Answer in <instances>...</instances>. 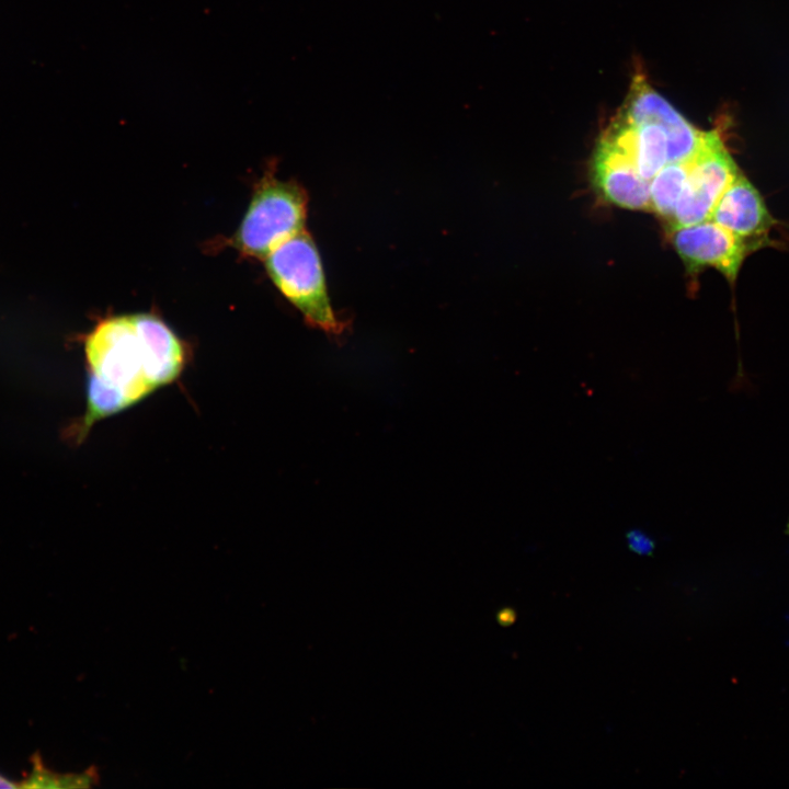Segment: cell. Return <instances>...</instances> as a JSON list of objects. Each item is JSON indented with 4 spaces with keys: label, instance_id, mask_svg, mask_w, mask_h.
Listing matches in <instances>:
<instances>
[{
    "label": "cell",
    "instance_id": "cell-11",
    "mask_svg": "<svg viewBox=\"0 0 789 789\" xmlns=\"http://www.w3.org/2000/svg\"><path fill=\"white\" fill-rule=\"evenodd\" d=\"M689 162H667L649 182L650 206L671 224L688 175Z\"/></svg>",
    "mask_w": 789,
    "mask_h": 789
},
{
    "label": "cell",
    "instance_id": "cell-8",
    "mask_svg": "<svg viewBox=\"0 0 789 789\" xmlns=\"http://www.w3.org/2000/svg\"><path fill=\"white\" fill-rule=\"evenodd\" d=\"M710 219L755 250L769 243V231L776 222L758 190L741 172L721 195Z\"/></svg>",
    "mask_w": 789,
    "mask_h": 789
},
{
    "label": "cell",
    "instance_id": "cell-1",
    "mask_svg": "<svg viewBox=\"0 0 789 789\" xmlns=\"http://www.w3.org/2000/svg\"><path fill=\"white\" fill-rule=\"evenodd\" d=\"M264 262L274 285L308 324L334 335L344 331L330 301L320 253L305 229L277 244Z\"/></svg>",
    "mask_w": 789,
    "mask_h": 789
},
{
    "label": "cell",
    "instance_id": "cell-5",
    "mask_svg": "<svg viewBox=\"0 0 789 789\" xmlns=\"http://www.w3.org/2000/svg\"><path fill=\"white\" fill-rule=\"evenodd\" d=\"M668 230L672 244L690 274L713 267L734 283L746 256L756 251L711 219Z\"/></svg>",
    "mask_w": 789,
    "mask_h": 789
},
{
    "label": "cell",
    "instance_id": "cell-14",
    "mask_svg": "<svg viewBox=\"0 0 789 789\" xmlns=\"http://www.w3.org/2000/svg\"><path fill=\"white\" fill-rule=\"evenodd\" d=\"M0 788H24L23 779L15 780L0 773Z\"/></svg>",
    "mask_w": 789,
    "mask_h": 789
},
{
    "label": "cell",
    "instance_id": "cell-3",
    "mask_svg": "<svg viewBox=\"0 0 789 789\" xmlns=\"http://www.w3.org/2000/svg\"><path fill=\"white\" fill-rule=\"evenodd\" d=\"M90 376L117 392L128 407L155 391L146 374L144 344L133 315L101 321L88 335Z\"/></svg>",
    "mask_w": 789,
    "mask_h": 789
},
{
    "label": "cell",
    "instance_id": "cell-9",
    "mask_svg": "<svg viewBox=\"0 0 789 789\" xmlns=\"http://www.w3.org/2000/svg\"><path fill=\"white\" fill-rule=\"evenodd\" d=\"M134 321L144 344L146 374L155 389L174 381L184 368L182 341L158 317L134 313Z\"/></svg>",
    "mask_w": 789,
    "mask_h": 789
},
{
    "label": "cell",
    "instance_id": "cell-4",
    "mask_svg": "<svg viewBox=\"0 0 789 789\" xmlns=\"http://www.w3.org/2000/svg\"><path fill=\"white\" fill-rule=\"evenodd\" d=\"M740 172L720 132H706L698 152L689 162L687 180L668 229L710 219L721 195Z\"/></svg>",
    "mask_w": 789,
    "mask_h": 789
},
{
    "label": "cell",
    "instance_id": "cell-7",
    "mask_svg": "<svg viewBox=\"0 0 789 789\" xmlns=\"http://www.w3.org/2000/svg\"><path fill=\"white\" fill-rule=\"evenodd\" d=\"M591 180L608 203L634 210H651L648 180L638 172L629 156L602 135L592 161Z\"/></svg>",
    "mask_w": 789,
    "mask_h": 789
},
{
    "label": "cell",
    "instance_id": "cell-10",
    "mask_svg": "<svg viewBox=\"0 0 789 789\" xmlns=\"http://www.w3.org/2000/svg\"><path fill=\"white\" fill-rule=\"evenodd\" d=\"M603 135L629 156L648 181L668 162L667 137L654 123H632L619 114Z\"/></svg>",
    "mask_w": 789,
    "mask_h": 789
},
{
    "label": "cell",
    "instance_id": "cell-13",
    "mask_svg": "<svg viewBox=\"0 0 789 789\" xmlns=\"http://www.w3.org/2000/svg\"><path fill=\"white\" fill-rule=\"evenodd\" d=\"M516 620V613L512 608H504L498 614V621L502 626H510Z\"/></svg>",
    "mask_w": 789,
    "mask_h": 789
},
{
    "label": "cell",
    "instance_id": "cell-6",
    "mask_svg": "<svg viewBox=\"0 0 789 789\" xmlns=\"http://www.w3.org/2000/svg\"><path fill=\"white\" fill-rule=\"evenodd\" d=\"M620 114L632 123L659 125L667 137L668 162H690L706 135L656 92L642 72L633 76Z\"/></svg>",
    "mask_w": 789,
    "mask_h": 789
},
{
    "label": "cell",
    "instance_id": "cell-2",
    "mask_svg": "<svg viewBox=\"0 0 789 789\" xmlns=\"http://www.w3.org/2000/svg\"><path fill=\"white\" fill-rule=\"evenodd\" d=\"M307 205L302 186L266 173L254 186L232 245L244 255L264 260L277 244L304 230Z\"/></svg>",
    "mask_w": 789,
    "mask_h": 789
},
{
    "label": "cell",
    "instance_id": "cell-12",
    "mask_svg": "<svg viewBox=\"0 0 789 789\" xmlns=\"http://www.w3.org/2000/svg\"><path fill=\"white\" fill-rule=\"evenodd\" d=\"M626 540L630 551L640 556H652L655 550V540L644 530L632 528L626 533Z\"/></svg>",
    "mask_w": 789,
    "mask_h": 789
}]
</instances>
